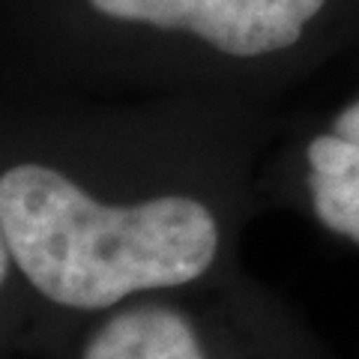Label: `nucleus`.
<instances>
[{
	"label": "nucleus",
	"instance_id": "obj_2",
	"mask_svg": "<svg viewBox=\"0 0 359 359\" xmlns=\"http://www.w3.org/2000/svg\"><path fill=\"white\" fill-rule=\"evenodd\" d=\"M327 0H90L96 13L162 30H189L233 57L290 48Z\"/></svg>",
	"mask_w": 359,
	"mask_h": 359
},
{
	"label": "nucleus",
	"instance_id": "obj_1",
	"mask_svg": "<svg viewBox=\"0 0 359 359\" xmlns=\"http://www.w3.org/2000/svg\"><path fill=\"white\" fill-rule=\"evenodd\" d=\"M0 228L27 282L69 309H108L135 290L186 285L219 249L216 219L192 198L105 207L42 165L0 177Z\"/></svg>",
	"mask_w": 359,
	"mask_h": 359
},
{
	"label": "nucleus",
	"instance_id": "obj_4",
	"mask_svg": "<svg viewBox=\"0 0 359 359\" xmlns=\"http://www.w3.org/2000/svg\"><path fill=\"white\" fill-rule=\"evenodd\" d=\"M84 359H204V353L183 314L147 306L108 320L87 344Z\"/></svg>",
	"mask_w": 359,
	"mask_h": 359
},
{
	"label": "nucleus",
	"instance_id": "obj_3",
	"mask_svg": "<svg viewBox=\"0 0 359 359\" xmlns=\"http://www.w3.org/2000/svg\"><path fill=\"white\" fill-rule=\"evenodd\" d=\"M306 156L318 219L359 245V102L344 108L332 132L314 138Z\"/></svg>",
	"mask_w": 359,
	"mask_h": 359
}]
</instances>
